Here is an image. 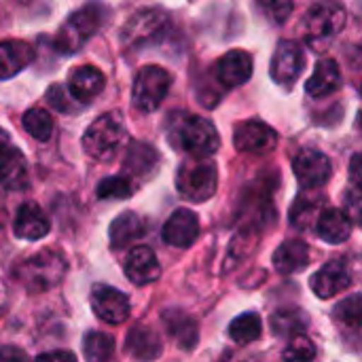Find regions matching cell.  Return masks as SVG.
Here are the masks:
<instances>
[{"mask_svg":"<svg viewBox=\"0 0 362 362\" xmlns=\"http://www.w3.org/2000/svg\"><path fill=\"white\" fill-rule=\"evenodd\" d=\"M168 138L174 148L195 157V159H208L214 155L221 146L218 132L212 121L189 115V112H176L170 119Z\"/></svg>","mask_w":362,"mask_h":362,"instance_id":"obj_1","label":"cell"},{"mask_svg":"<svg viewBox=\"0 0 362 362\" xmlns=\"http://www.w3.org/2000/svg\"><path fill=\"white\" fill-rule=\"evenodd\" d=\"M108 19V8L102 2H87L83 8L74 11L66 23L59 28V32L55 34V49L59 53L72 55L78 53L83 49V45L95 34L100 32V28L106 23Z\"/></svg>","mask_w":362,"mask_h":362,"instance_id":"obj_2","label":"cell"},{"mask_svg":"<svg viewBox=\"0 0 362 362\" xmlns=\"http://www.w3.org/2000/svg\"><path fill=\"white\" fill-rule=\"evenodd\" d=\"M127 129L119 112L98 117L83 134V151L98 161H110L125 144Z\"/></svg>","mask_w":362,"mask_h":362,"instance_id":"obj_3","label":"cell"},{"mask_svg":"<svg viewBox=\"0 0 362 362\" xmlns=\"http://www.w3.org/2000/svg\"><path fill=\"white\" fill-rule=\"evenodd\" d=\"M66 274V261L55 250H40L32 257H28L17 269L15 278L30 291V293H42L62 282Z\"/></svg>","mask_w":362,"mask_h":362,"instance_id":"obj_4","label":"cell"},{"mask_svg":"<svg viewBox=\"0 0 362 362\" xmlns=\"http://www.w3.org/2000/svg\"><path fill=\"white\" fill-rule=\"evenodd\" d=\"M216 187H218V170L214 161L193 157L180 163L176 172V189L185 199L193 204L208 202L216 193Z\"/></svg>","mask_w":362,"mask_h":362,"instance_id":"obj_5","label":"cell"},{"mask_svg":"<svg viewBox=\"0 0 362 362\" xmlns=\"http://www.w3.org/2000/svg\"><path fill=\"white\" fill-rule=\"evenodd\" d=\"M172 87V76L161 66H144L138 70L132 87V102L142 112H153L161 106Z\"/></svg>","mask_w":362,"mask_h":362,"instance_id":"obj_6","label":"cell"},{"mask_svg":"<svg viewBox=\"0 0 362 362\" xmlns=\"http://www.w3.org/2000/svg\"><path fill=\"white\" fill-rule=\"evenodd\" d=\"M165 28L168 13L163 8H142L125 21L121 30V42L125 47H142L157 40L165 32Z\"/></svg>","mask_w":362,"mask_h":362,"instance_id":"obj_7","label":"cell"},{"mask_svg":"<svg viewBox=\"0 0 362 362\" xmlns=\"http://www.w3.org/2000/svg\"><path fill=\"white\" fill-rule=\"evenodd\" d=\"M344 25H346V13L337 4H327V2L314 4L303 17V32L312 42L329 40L337 36Z\"/></svg>","mask_w":362,"mask_h":362,"instance_id":"obj_8","label":"cell"},{"mask_svg":"<svg viewBox=\"0 0 362 362\" xmlns=\"http://www.w3.org/2000/svg\"><path fill=\"white\" fill-rule=\"evenodd\" d=\"M233 144L240 153H252V155H265L276 148L278 134L274 127H269L263 121H244L233 132Z\"/></svg>","mask_w":362,"mask_h":362,"instance_id":"obj_9","label":"cell"},{"mask_svg":"<svg viewBox=\"0 0 362 362\" xmlns=\"http://www.w3.org/2000/svg\"><path fill=\"white\" fill-rule=\"evenodd\" d=\"M293 172L297 176V182L303 189H318L329 182L333 165L325 153L305 148L293 159Z\"/></svg>","mask_w":362,"mask_h":362,"instance_id":"obj_10","label":"cell"},{"mask_svg":"<svg viewBox=\"0 0 362 362\" xmlns=\"http://www.w3.org/2000/svg\"><path fill=\"white\" fill-rule=\"evenodd\" d=\"M91 310L106 325H121L129 318V299L106 284H95L91 288Z\"/></svg>","mask_w":362,"mask_h":362,"instance_id":"obj_11","label":"cell"},{"mask_svg":"<svg viewBox=\"0 0 362 362\" xmlns=\"http://www.w3.org/2000/svg\"><path fill=\"white\" fill-rule=\"evenodd\" d=\"M303 68H305V53L301 45L295 40H280L269 66L272 78L280 85H288L299 78Z\"/></svg>","mask_w":362,"mask_h":362,"instance_id":"obj_12","label":"cell"},{"mask_svg":"<svg viewBox=\"0 0 362 362\" xmlns=\"http://www.w3.org/2000/svg\"><path fill=\"white\" fill-rule=\"evenodd\" d=\"M0 182L11 191H19L28 187L25 159L21 151L11 146L4 129H0Z\"/></svg>","mask_w":362,"mask_h":362,"instance_id":"obj_13","label":"cell"},{"mask_svg":"<svg viewBox=\"0 0 362 362\" xmlns=\"http://www.w3.org/2000/svg\"><path fill=\"white\" fill-rule=\"evenodd\" d=\"M125 276L136 286H146L159 280L161 265L157 261V255L148 246H136L125 257Z\"/></svg>","mask_w":362,"mask_h":362,"instance_id":"obj_14","label":"cell"},{"mask_svg":"<svg viewBox=\"0 0 362 362\" xmlns=\"http://www.w3.org/2000/svg\"><path fill=\"white\" fill-rule=\"evenodd\" d=\"M199 235V218L193 210L178 208L163 225L161 238L174 248H189Z\"/></svg>","mask_w":362,"mask_h":362,"instance_id":"obj_15","label":"cell"},{"mask_svg":"<svg viewBox=\"0 0 362 362\" xmlns=\"http://www.w3.org/2000/svg\"><path fill=\"white\" fill-rule=\"evenodd\" d=\"M350 282L352 280H350L348 265L341 259H335V261H329L327 265H322L314 274L310 286L320 299H331V297L344 293L350 286Z\"/></svg>","mask_w":362,"mask_h":362,"instance_id":"obj_16","label":"cell"},{"mask_svg":"<svg viewBox=\"0 0 362 362\" xmlns=\"http://www.w3.org/2000/svg\"><path fill=\"white\" fill-rule=\"evenodd\" d=\"M214 74L221 85L225 87H240L250 81L252 76V57L242 49H233L225 53L214 68Z\"/></svg>","mask_w":362,"mask_h":362,"instance_id":"obj_17","label":"cell"},{"mask_svg":"<svg viewBox=\"0 0 362 362\" xmlns=\"http://www.w3.org/2000/svg\"><path fill=\"white\" fill-rule=\"evenodd\" d=\"M13 231L21 240L36 242V240H42L51 231V223H49L47 214L40 210L38 204L25 202L17 210V216H15V223H13Z\"/></svg>","mask_w":362,"mask_h":362,"instance_id":"obj_18","label":"cell"},{"mask_svg":"<svg viewBox=\"0 0 362 362\" xmlns=\"http://www.w3.org/2000/svg\"><path fill=\"white\" fill-rule=\"evenodd\" d=\"M106 76L102 74L100 68L95 66H78L76 70L70 72L68 76V91L70 95L81 104V102H91L95 95L104 91Z\"/></svg>","mask_w":362,"mask_h":362,"instance_id":"obj_19","label":"cell"},{"mask_svg":"<svg viewBox=\"0 0 362 362\" xmlns=\"http://www.w3.org/2000/svg\"><path fill=\"white\" fill-rule=\"evenodd\" d=\"M125 352L138 362H153L157 361L163 352V346H161V337L155 329L151 327H134L129 333H127V339H125Z\"/></svg>","mask_w":362,"mask_h":362,"instance_id":"obj_20","label":"cell"},{"mask_svg":"<svg viewBox=\"0 0 362 362\" xmlns=\"http://www.w3.org/2000/svg\"><path fill=\"white\" fill-rule=\"evenodd\" d=\"M32 57H34V49L28 42L15 40V38L2 40L0 42V81L13 78L15 74L25 70L32 64Z\"/></svg>","mask_w":362,"mask_h":362,"instance_id":"obj_21","label":"cell"},{"mask_svg":"<svg viewBox=\"0 0 362 362\" xmlns=\"http://www.w3.org/2000/svg\"><path fill=\"white\" fill-rule=\"evenodd\" d=\"M341 70L337 66L335 59H320L312 72V76L305 83V91L308 95L320 100L327 95H333L339 87H341Z\"/></svg>","mask_w":362,"mask_h":362,"instance_id":"obj_22","label":"cell"},{"mask_svg":"<svg viewBox=\"0 0 362 362\" xmlns=\"http://www.w3.org/2000/svg\"><path fill=\"white\" fill-rule=\"evenodd\" d=\"M168 335L182 348V350H193L199 341V329L195 318L185 314L182 310H165L161 316Z\"/></svg>","mask_w":362,"mask_h":362,"instance_id":"obj_23","label":"cell"},{"mask_svg":"<svg viewBox=\"0 0 362 362\" xmlns=\"http://www.w3.org/2000/svg\"><path fill=\"white\" fill-rule=\"evenodd\" d=\"M310 265V248L301 240H286L274 252V267L282 276L299 274Z\"/></svg>","mask_w":362,"mask_h":362,"instance_id":"obj_24","label":"cell"},{"mask_svg":"<svg viewBox=\"0 0 362 362\" xmlns=\"http://www.w3.org/2000/svg\"><path fill=\"white\" fill-rule=\"evenodd\" d=\"M352 233V221L337 208H325L316 221V235L327 244H344Z\"/></svg>","mask_w":362,"mask_h":362,"instance_id":"obj_25","label":"cell"},{"mask_svg":"<svg viewBox=\"0 0 362 362\" xmlns=\"http://www.w3.org/2000/svg\"><path fill=\"white\" fill-rule=\"evenodd\" d=\"M157 165H159V155L151 144H146V142H132L129 144L125 159H123V170L127 176L146 178L157 170Z\"/></svg>","mask_w":362,"mask_h":362,"instance_id":"obj_26","label":"cell"},{"mask_svg":"<svg viewBox=\"0 0 362 362\" xmlns=\"http://www.w3.org/2000/svg\"><path fill=\"white\" fill-rule=\"evenodd\" d=\"M322 210H325V199H322V195H316V193H301L297 199H295V204H293V208H291V225L293 227H297V229H301V231H305V229H310L312 227V223L316 225V221H318V216L322 214Z\"/></svg>","mask_w":362,"mask_h":362,"instance_id":"obj_27","label":"cell"},{"mask_svg":"<svg viewBox=\"0 0 362 362\" xmlns=\"http://www.w3.org/2000/svg\"><path fill=\"white\" fill-rule=\"evenodd\" d=\"M269 325H272L274 335H278V337H299L310 327V318L305 316L303 310L282 308L272 314Z\"/></svg>","mask_w":362,"mask_h":362,"instance_id":"obj_28","label":"cell"},{"mask_svg":"<svg viewBox=\"0 0 362 362\" xmlns=\"http://www.w3.org/2000/svg\"><path fill=\"white\" fill-rule=\"evenodd\" d=\"M144 221L134 214V212H123L121 216H117L110 225V244L112 248H125L127 244L140 240L144 235Z\"/></svg>","mask_w":362,"mask_h":362,"instance_id":"obj_29","label":"cell"},{"mask_svg":"<svg viewBox=\"0 0 362 362\" xmlns=\"http://www.w3.org/2000/svg\"><path fill=\"white\" fill-rule=\"evenodd\" d=\"M83 352L87 362H110L115 354V339L102 331H89L83 339Z\"/></svg>","mask_w":362,"mask_h":362,"instance_id":"obj_30","label":"cell"},{"mask_svg":"<svg viewBox=\"0 0 362 362\" xmlns=\"http://www.w3.org/2000/svg\"><path fill=\"white\" fill-rule=\"evenodd\" d=\"M261 333H263V322L255 312L242 314L229 325V337L235 344H244V346L252 344L261 337Z\"/></svg>","mask_w":362,"mask_h":362,"instance_id":"obj_31","label":"cell"},{"mask_svg":"<svg viewBox=\"0 0 362 362\" xmlns=\"http://www.w3.org/2000/svg\"><path fill=\"white\" fill-rule=\"evenodd\" d=\"M21 125L34 140H40V142H47L53 134V117L45 108L25 110L21 117Z\"/></svg>","mask_w":362,"mask_h":362,"instance_id":"obj_32","label":"cell"},{"mask_svg":"<svg viewBox=\"0 0 362 362\" xmlns=\"http://www.w3.org/2000/svg\"><path fill=\"white\" fill-rule=\"evenodd\" d=\"M335 320H339L341 325L350 327V329H362V295H350L346 299H341L335 310H333Z\"/></svg>","mask_w":362,"mask_h":362,"instance_id":"obj_33","label":"cell"},{"mask_svg":"<svg viewBox=\"0 0 362 362\" xmlns=\"http://www.w3.org/2000/svg\"><path fill=\"white\" fill-rule=\"evenodd\" d=\"M134 193V182L127 176H108L98 185L100 199H127Z\"/></svg>","mask_w":362,"mask_h":362,"instance_id":"obj_34","label":"cell"},{"mask_svg":"<svg viewBox=\"0 0 362 362\" xmlns=\"http://www.w3.org/2000/svg\"><path fill=\"white\" fill-rule=\"evenodd\" d=\"M316 354H318L316 344L305 335H299L286 346L282 358L284 362H316Z\"/></svg>","mask_w":362,"mask_h":362,"instance_id":"obj_35","label":"cell"},{"mask_svg":"<svg viewBox=\"0 0 362 362\" xmlns=\"http://www.w3.org/2000/svg\"><path fill=\"white\" fill-rule=\"evenodd\" d=\"M344 206H346V216L362 227V189L361 187H350L344 193Z\"/></svg>","mask_w":362,"mask_h":362,"instance_id":"obj_36","label":"cell"},{"mask_svg":"<svg viewBox=\"0 0 362 362\" xmlns=\"http://www.w3.org/2000/svg\"><path fill=\"white\" fill-rule=\"evenodd\" d=\"M263 8L272 17V21L284 23L291 17V13H293L295 2L293 0H263Z\"/></svg>","mask_w":362,"mask_h":362,"instance_id":"obj_37","label":"cell"},{"mask_svg":"<svg viewBox=\"0 0 362 362\" xmlns=\"http://www.w3.org/2000/svg\"><path fill=\"white\" fill-rule=\"evenodd\" d=\"M47 100H49V104H51L55 110H62V112H70V110H74V108L70 106V102H76V100L70 95L68 87H64V85H53V87H49V91H47Z\"/></svg>","mask_w":362,"mask_h":362,"instance_id":"obj_38","label":"cell"},{"mask_svg":"<svg viewBox=\"0 0 362 362\" xmlns=\"http://www.w3.org/2000/svg\"><path fill=\"white\" fill-rule=\"evenodd\" d=\"M0 362H32L30 356L17 346H2L0 348Z\"/></svg>","mask_w":362,"mask_h":362,"instance_id":"obj_39","label":"cell"},{"mask_svg":"<svg viewBox=\"0 0 362 362\" xmlns=\"http://www.w3.org/2000/svg\"><path fill=\"white\" fill-rule=\"evenodd\" d=\"M34 362H78L76 356L72 352H66V350H55V352H47V354H40Z\"/></svg>","mask_w":362,"mask_h":362,"instance_id":"obj_40","label":"cell"},{"mask_svg":"<svg viewBox=\"0 0 362 362\" xmlns=\"http://www.w3.org/2000/svg\"><path fill=\"white\" fill-rule=\"evenodd\" d=\"M350 178H352L354 187L362 189V153H356L350 161Z\"/></svg>","mask_w":362,"mask_h":362,"instance_id":"obj_41","label":"cell"},{"mask_svg":"<svg viewBox=\"0 0 362 362\" xmlns=\"http://www.w3.org/2000/svg\"><path fill=\"white\" fill-rule=\"evenodd\" d=\"M358 127H361V129H362V112H361V115H358Z\"/></svg>","mask_w":362,"mask_h":362,"instance_id":"obj_42","label":"cell"},{"mask_svg":"<svg viewBox=\"0 0 362 362\" xmlns=\"http://www.w3.org/2000/svg\"><path fill=\"white\" fill-rule=\"evenodd\" d=\"M361 95H362V85H361Z\"/></svg>","mask_w":362,"mask_h":362,"instance_id":"obj_43","label":"cell"}]
</instances>
